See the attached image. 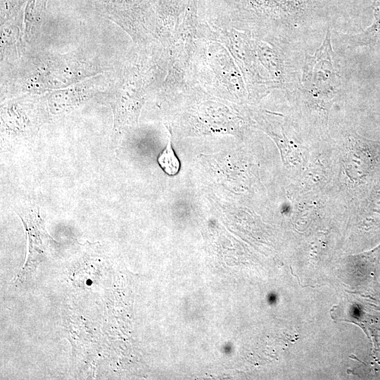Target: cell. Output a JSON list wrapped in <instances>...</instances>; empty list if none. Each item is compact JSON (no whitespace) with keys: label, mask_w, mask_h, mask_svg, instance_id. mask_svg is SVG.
Wrapping results in <instances>:
<instances>
[{"label":"cell","mask_w":380,"mask_h":380,"mask_svg":"<svg viewBox=\"0 0 380 380\" xmlns=\"http://www.w3.org/2000/svg\"><path fill=\"white\" fill-rule=\"evenodd\" d=\"M146 74L137 66L125 70L114 91V99L111 103L115 128L121 129L137 119L146 89L149 86V80L144 76Z\"/></svg>","instance_id":"cell-1"},{"label":"cell","mask_w":380,"mask_h":380,"mask_svg":"<svg viewBox=\"0 0 380 380\" xmlns=\"http://www.w3.org/2000/svg\"><path fill=\"white\" fill-rule=\"evenodd\" d=\"M208 45V53H205V63L208 65L210 75H212V87L225 89L240 95L245 94V85L241 74L234 64L231 56L220 44Z\"/></svg>","instance_id":"cell-2"},{"label":"cell","mask_w":380,"mask_h":380,"mask_svg":"<svg viewBox=\"0 0 380 380\" xmlns=\"http://www.w3.org/2000/svg\"><path fill=\"white\" fill-rule=\"evenodd\" d=\"M331 53L330 32L328 30L321 47L313 56H308L305 59L303 82L309 84L312 82L314 89H320L322 85L331 89V82L335 78Z\"/></svg>","instance_id":"cell-3"},{"label":"cell","mask_w":380,"mask_h":380,"mask_svg":"<svg viewBox=\"0 0 380 380\" xmlns=\"http://www.w3.org/2000/svg\"><path fill=\"white\" fill-rule=\"evenodd\" d=\"M251 44L255 56L262 65L267 68L273 77L281 79L283 70L282 63L277 51L262 42L251 41Z\"/></svg>","instance_id":"cell-4"},{"label":"cell","mask_w":380,"mask_h":380,"mask_svg":"<svg viewBox=\"0 0 380 380\" xmlns=\"http://www.w3.org/2000/svg\"><path fill=\"white\" fill-rule=\"evenodd\" d=\"M158 163L168 175H175L179 171L180 162L172 147L170 137L165 148L158 157Z\"/></svg>","instance_id":"cell-5"},{"label":"cell","mask_w":380,"mask_h":380,"mask_svg":"<svg viewBox=\"0 0 380 380\" xmlns=\"http://www.w3.org/2000/svg\"><path fill=\"white\" fill-rule=\"evenodd\" d=\"M87 284L88 285H91V284H92V282H91V280H88V281H87Z\"/></svg>","instance_id":"cell-6"}]
</instances>
